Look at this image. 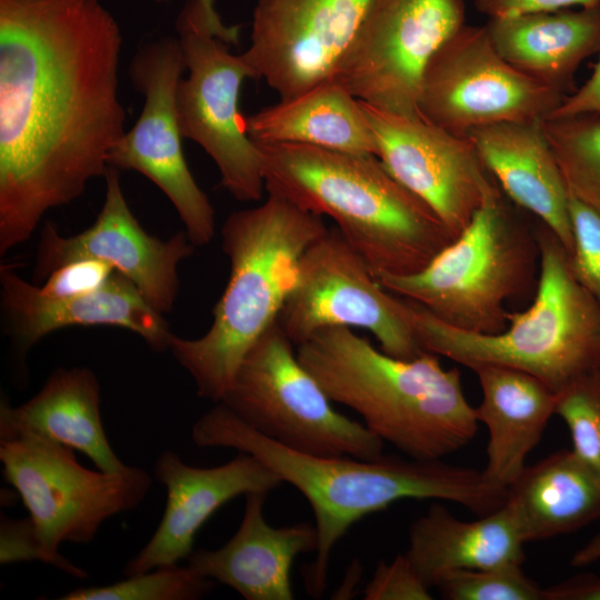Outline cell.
Here are the masks:
<instances>
[{"mask_svg":"<svg viewBox=\"0 0 600 600\" xmlns=\"http://www.w3.org/2000/svg\"><path fill=\"white\" fill-rule=\"evenodd\" d=\"M327 230L322 217L274 192L227 217L221 237L230 276L213 321L199 338L172 333L169 341L199 397L221 402L247 352L278 319L296 286L302 253Z\"/></svg>","mask_w":600,"mask_h":600,"instance_id":"5b68a950","label":"cell"},{"mask_svg":"<svg viewBox=\"0 0 600 600\" xmlns=\"http://www.w3.org/2000/svg\"><path fill=\"white\" fill-rule=\"evenodd\" d=\"M106 197L94 222L74 236H62L46 222L40 232L33 282L74 260L97 259L127 277L158 312L172 311L178 291V266L194 251L186 232L168 240L147 233L130 210L119 170L109 166Z\"/></svg>","mask_w":600,"mask_h":600,"instance_id":"e0dca14e","label":"cell"},{"mask_svg":"<svg viewBox=\"0 0 600 600\" xmlns=\"http://www.w3.org/2000/svg\"><path fill=\"white\" fill-rule=\"evenodd\" d=\"M153 476L167 491L164 512L151 539L124 566L127 577L188 559L199 529L219 508L238 496L269 493L282 483L279 474L244 452L223 464L198 468L166 450L154 461Z\"/></svg>","mask_w":600,"mask_h":600,"instance_id":"ac0fdd59","label":"cell"},{"mask_svg":"<svg viewBox=\"0 0 600 600\" xmlns=\"http://www.w3.org/2000/svg\"><path fill=\"white\" fill-rule=\"evenodd\" d=\"M542 600H600V576L579 574L543 588Z\"/></svg>","mask_w":600,"mask_h":600,"instance_id":"74e56055","label":"cell"},{"mask_svg":"<svg viewBox=\"0 0 600 600\" xmlns=\"http://www.w3.org/2000/svg\"><path fill=\"white\" fill-rule=\"evenodd\" d=\"M101 389L86 367L58 368L24 403L0 402V439L32 433L86 454L106 472L127 468L112 450L100 414Z\"/></svg>","mask_w":600,"mask_h":600,"instance_id":"7402d4cb","label":"cell"},{"mask_svg":"<svg viewBox=\"0 0 600 600\" xmlns=\"http://www.w3.org/2000/svg\"><path fill=\"white\" fill-rule=\"evenodd\" d=\"M526 542L576 531L600 519V472L573 450L526 466L508 487Z\"/></svg>","mask_w":600,"mask_h":600,"instance_id":"484cf974","label":"cell"},{"mask_svg":"<svg viewBox=\"0 0 600 600\" xmlns=\"http://www.w3.org/2000/svg\"><path fill=\"white\" fill-rule=\"evenodd\" d=\"M113 272L114 269L103 261L80 259L59 267L37 287L47 298L80 297L100 290Z\"/></svg>","mask_w":600,"mask_h":600,"instance_id":"836d02e7","label":"cell"},{"mask_svg":"<svg viewBox=\"0 0 600 600\" xmlns=\"http://www.w3.org/2000/svg\"><path fill=\"white\" fill-rule=\"evenodd\" d=\"M408 539L404 554L430 587L447 571L522 564L527 543L507 502L473 521L433 503L411 523Z\"/></svg>","mask_w":600,"mask_h":600,"instance_id":"d4e9b609","label":"cell"},{"mask_svg":"<svg viewBox=\"0 0 600 600\" xmlns=\"http://www.w3.org/2000/svg\"><path fill=\"white\" fill-rule=\"evenodd\" d=\"M569 214L573 236L570 257L573 274L600 303V214L571 193Z\"/></svg>","mask_w":600,"mask_h":600,"instance_id":"1f68e13d","label":"cell"},{"mask_svg":"<svg viewBox=\"0 0 600 600\" xmlns=\"http://www.w3.org/2000/svg\"><path fill=\"white\" fill-rule=\"evenodd\" d=\"M374 0H257L250 46L254 79L280 99L332 80Z\"/></svg>","mask_w":600,"mask_h":600,"instance_id":"2e32d148","label":"cell"},{"mask_svg":"<svg viewBox=\"0 0 600 600\" xmlns=\"http://www.w3.org/2000/svg\"><path fill=\"white\" fill-rule=\"evenodd\" d=\"M464 20V0H374L332 80L376 108L421 117L427 64Z\"/></svg>","mask_w":600,"mask_h":600,"instance_id":"4fadbf2b","label":"cell"},{"mask_svg":"<svg viewBox=\"0 0 600 600\" xmlns=\"http://www.w3.org/2000/svg\"><path fill=\"white\" fill-rule=\"evenodd\" d=\"M246 130L256 143H301L378 157L360 101L333 80L247 117Z\"/></svg>","mask_w":600,"mask_h":600,"instance_id":"4316f807","label":"cell"},{"mask_svg":"<svg viewBox=\"0 0 600 600\" xmlns=\"http://www.w3.org/2000/svg\"><path fill=\"white\" fill-rule=\"evenodd\" d=\"M277 321L297 346L321 329L347 327L368 330L381 350L396 358L414 359L424 352L407 318L404 299L377 281L337 228L302 253L296 286Z\"/></svg>","mask_w":600,"mask_h":600,"instance_id":"8fae6325","label":"cell"},{"mask_svg":"<svg viewBox=\"0 0 600 600\" xmlns=\"http://www.w3.org/2000/svg\"><path fill=\"white\" fill-rule=\"evenodd\" d=\"M293 344L276 320L244 356L221 402L249 427L294 451L381 457L384 442L333 408Z\"/></svg>","mask_w":600,"mask_h":600,"instance_id":"9c48e42d","label":"cell"},{"mask_svg":"<svg viewBox=\"0 0 600 600\" xmlns=\"http://www.w3.org/2000/svg\"><path fill=\"white\" fill-rule=\"evenodd\" d=\"M600 560V530L571 558L573 567H586Z\"/></svg>","mask_w":600,"mask_h":600,"instance_id":"f35d334b","label":"cell"},{"mask_svg":"<svg viewBox=\"0 0 600 600\" xmlns=\"http://www.w3.org/2000/svg\"><path fill=\"white\" fill-rule=\"evenodd\" d=\"M543 128L569 193L600 214V113L547 118Z\"/></svg>","mask_w":600,"mask_h":600,"instance_id":"83f0119b","label":"cell"},{"mask_svg":"<svg viewBox=\"0 0 600 600\" xmlns=\"http://www.w3.org/2000/svg\"><path fill=\"white\" fill-rule=\"evenodd\" d=\"M256 146L267 192L332 219L374 277L417 273L456 239L376 156L301 143Z\"/></svg>","mask_w":600,"mask_h":600,"instance_id":"3957f363","label":"cell"},{"mask_svg":"<svg viewBox=\"0 0 600 600\" xmlns=\"http://www.w3.org/2000/svg\"><path fill=\"white\" fill-rule=\"evenodd\" d=\"M537 239L536 297L526 311L509 312V324L499 333L454 328L404 299L420 347L469 369L490 363L526 371L554 392L583 373L600 371V303L579 283L570 254L546 226Z\"/></svg>","mask_w":600,"mask_h":600,"instance_id":"8992f818","label":"cell"},{"mask_svg":"<svg viewBox=\"0 0 600 600\" xmlns=\"http://www.w3.org/2000/svg\"><path fill=\"white\" fill-rule=\"evenodd\" d=\"M2 473L22 499L48 564L86 579V570L59 552L63 542L87 544L102 523L136 509L147 497L151 476L142 468L93 471L74 450L32 433L0 439Z\"/></svg>","mask_w":600,"mask_h":600,"instance_id":"ba28073f","label":"cell"},{"mask_svg":"<svg viewBox=\"0 0 600 600\" xmlns=\"http://www.w3.org/2000/svg\"><path fill=\"white\" fill-rule=\"evenodd\" d=\"M538 254L537 232L516 216L498 186L468 227L427 267L376 279L454 328L494 334L508 326L506 301L530 282Z\"/></svg>","mask_w":600,"mask_h":600,"instance_id":"52a82bcc","label":"cell"},{"mask_svg":"<svg viewBox=\"0 0 600 600\" xmlns=\"http://www.w3.org/2000/svg\"><path fill=\"white\" fill-rule=\"evenodd\" d=\"M470 369L482 390L476 416L489 432L483 473L494 484L508 489L554 414L556 392L537 377L516 368L483 363Z\"/></svg>","mask_w":600,"mask_h":600,"instance_id":"603a6c76","label":"cell"},{"mask_svg":"<svg viewBox=\"0 0 600 600\" xmlns=\"http://www.w3.org/2000/svg\"><path fill=\"white\" fill-rule=\"evenodd\" d=\"M297 347L300 363L332 402L352 409L409 458L441 460L477 433L460 371L444 369L438 354L396 358L347 327L321 329Z\"/></svg>","mask_w":600,"mask_h":600,"instance_id":"277c9868","label":"cell"},{"mask_svg":"<svg viewBox=\"0 0 600 600\" xmlns=\"http://www.w3.org/2000/svg\"><path fill=\"white\" fill-rule=\"evenodd\" d=\"M359 101L373 130L380 161L457 238L498 187L471 138L421 117H404Z\"/></svg>","mask_w":600,"mask_h":600,"instance_id":"9a60e30c","label":"cell"},{"mask_svg":"<svg viewBox=\"0 0 600 600\" xmlns=\"http://www.w3.org/2000/svg\"><path fill=\"white\" fill-rule=\"evenodd\" d=\"M566 94L521 72L494 48L484 26H462L423 72L421 118L457 136L502 122L547 119Z\"/></svg>","mask_w":600,"mask_h":600,"instance_id":"7c38bea8","label":"cell"},{"mask_svg":"<svg viewBox=\"0 0 600 600\" xmlns=\"http://www.w3.org/2000/svg\"><path fill=\"white\" fill-rule=\"evenodd\" d=\"M186 70L178 38L144 41L129 66V77L143 96V107L133 127L109 154V166L134 170L152 181L177 210L194 247L214 237V209L194 180L184 158L176 89Z\"/></svg>","mask_w":600,"mask_h":600,"instance_id":"5bb4252c","label":"cell"},{"mask_svg":"<svg viewBox=\"0 0 600 600\" xmlns=\"http://www.w3.org/2000/svg\"><path fill=\"white\" fill-rule=\"evenodd\" d=\"M216 581L187 567L162 566L128 576L108 586L82 587L61 596L60 600H196L208 594Z\"/></svg>","mask_w":600,"mask_h":600,"instance_id":"f1b7e54d","label":"cell"},{"mask_svg":"<svg viewBox=\"0 0 600 600\" xmlns=\"http://www.w3.org/2000/svg\"><path fill=\"white\" fill-rule=\"evenodd\" d=\"M600 113V58L590 78L573 93L564 97L548 118Z\"/></svg>","mask_w":600,"mask_h":600,"instance_id":"8d00e7d4","label":"cell"},{"mask_svg":"<svg viewBox=\"0 0 600 600\" xmlns=\"http://www.w3.org/2000/svg\"><path fill=\"white\" fill-rule=\"evenodd\" d=\"M554 414L569 428L572 450L600 472V371L583 373L557 390Z\"/></svg>","mask_w":600,"mask_h":600,"instance_id":"4dcf8cb0","label":"cell"},{"mask_svg":"<svg viewBox=\"0 0 600 600\" xmlns=\"http://www.w3.org/2000/svg\"><path fill=\"white\" fill-rule=\"evenodd\" d=\"M34 560L48 563L31 518L13 520L1 516L0 563Z\"/></svg>","mask_w":600,"mask_h":600,"instance_id":"e575fe53","label":"cell"},{"mask_svg":"<svg viewBox=\"0 0 600 600\" xmlns=\"http://www.w3.org/2000/svg\"><path fill=\"white\" fill-rule=\"evenodd\" d=\"M484 27L506 61L562 93L580 64L600 52V4L490 18Z\"/></svg>","mask_w":600,"mask_h":600,"instance_id":"cb8c5ba5","label":"cell"},{"mask_svg":"<svg viewBox=\"0 0 600 600\" xmlns=\"http://www.w3.org/2000/svg\"><path fill=\"white\" fill-rule=\"evenodd\" d=\"M122 33L99 0H0V254L104 177Z\"/></svg>","mask_w":600,"mask_h":600,"instance_id":"6da1fadb","label":"cell"},{"mask_svg":"<svg viewBox=\"0 0 600 600\" xmlns=\"http://www.w3.org/2000/svg\"><path fill=\"white\" fill-rule=\"evenodd\" d=\"M267 497L268 492L247 493L232 538L214 550H193L188 566L246 600H292V563L297 556L316 551L317 531L307 522L272 527L264 517Z\"/></svg>","mask_w":600,"mask_h":600,"instance_id":"ffe728a7","label":"cell"},{"mask_svg":"<svg viewBox=\"0 0 600 600\" xmlns=\"http://www.w3.org/2000/svg\"><path fill=\"white\" fill-rule=\"evenodd\" d=\"M176 30L188 70L176 89L181 134L212 159L234 199L259 201L266 190L260 153L239 109L242 82L254 76L242 54L228 50L236 29L217 26L199 0H188Z\"/></svg>","mask_w":600,"mask_h":600,"instance_id":"30bf717a","label":"cell"},{"mask_svg":"<svg viewBox=\"0 0 600 600\" xmlns=\"http://www.w3.org/2000/svg\"><path fill=\"white\" fill-rule=\"evenodd\" d=\"M430 586L413 568L404 553L391 562L379 561L364 588L366 600H430Z\"/></svg>","mask_w":600,"mask_h":600,"instance_id":"d6a6232c","label":"cell"},{"mask_svg":"<svg viewBox=\"0 0 600 600\" xmlns=\"http://www.w3.org/2000/svg\"><path fill=\"white\" fill-rule=\"evenodd\" d=\"M191 438L200 448H231L256 457L307 499L314 517L317 548L304 579L307 590L317 598L327 587L333 548L364 517L404 499L446 500L480 516L507 500L508 489L491 482L483 470L442 460L294 451L259 433L221 402L194 422Z\"/></svg>","mask_w":600,"mask_h":600,"instance_id":"7a4b0ae2","label":"cell"},{"mask_svg":"<svg viewBox=\"0 0 600 600\" xmlns=\"http://www.w3.org/2000/svg\"><path fill=\"white\" fill-rule=\"evenodd\" d=\"M0 300L6 331L20 360L47 334L78 326L123 328L154 351L169 350L172 332L163 314L118 271L96 292L53 299L42 296L37 284L20 277L12 266H2Z\"/></svg>","mask_w":600,"mask_h":600,"instance_id":"d6986e66","label":"cell"},{"mask_svg":"<svg viewBox=\"0 0 600 600\" xmlns=\"http://www.w3.org/2000/svg\"><path fill=\"white\" fill-rule=\"evenodd\" d=\"M521 566L447 571L433 586L448 600H542L543 588L530 579Z\"/></svg>","mask_w":600,"mask_h":600,"instance_id":"f546056e","label":"cell"},{"mask_svg":"<svg viewBox=\"0 0 600 600\" xmlns=\"http://www.w3.org/2000/svg\"><path fill=\"white\" fill-rule=\"evenodd\" d=\"M157 1L158 3H166V2H169L170 0H154ZM201 6L203 7L204 11L207 12V14L210 17V19L219 24V26H222L224 24L221 20V18L219 17L218 12L216 11L214 9V2L213 0H199Z\"/></svg>","mask_w":600,"mask_h":600,"instance_id":"ab89813d","label":"cell"},{"mask_svg":"<svg viewBox=\"0 0 600 600\" xmlns=\"http://www.w3.org/2000/svg\"><path fill=\"white\" fill-rule=\"evenodd\" d=\"M468 136L499 188L539 218L571 257L569 192L543 120L484 126Z\"/></svg>","mask_w":600,"mask_h":600,"instance_id":"44dd1931","label":"cell"},{"mask_svg":"<svg viewBox=\"0 0 600 600\" xmlns=\"http://www.w3.org/2000/svg\"><path fill=\"white\" fill-rule=\"evenodd\" d=\"M473 3L479 12L490 19L556 11L573 6L593 7L600 4V0H473Z\"/></svg>","mask_w":600,"mask_h":600,"instance_id":"d590c367","label":"cell"}]
</instances>
